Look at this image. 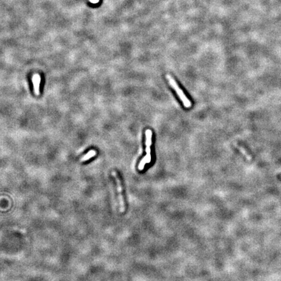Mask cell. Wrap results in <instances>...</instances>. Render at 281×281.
Masks as SVG:
<instances>
[{"mask_svg": "<svg viewBox=\"0 0 281 281\" xmlns=\"http://www.w3.org/2000/svg\"><path fill=\"white\" fill-rule=\"evenodd\" d=\"M146 163H148V159H147L146 157L145 156L141 160H140V162L139 164V166H138L139 170H143L144 169H145V165Z\"/></svg>", "mask_w": 281, "mask_h": 281, "instance_id": "cell-7", "label": "cell"}, {"mask_svg": "<svg viewBox=\"0 0 281 281\" xmlns=\"http://www.w3.org/2000/svg\"><path fill=\"white\" fill-rule=\"evenodd\" d=\"M111 174L114 177V178L115 179L116 182L117 191H118V195H119V204H120V212L123 213L125 212L126 206H125L124 200V197L122 195V184H121V181H120L119 177L118 176V175H117L116 171L113 170Z\"/></svg>", "mask_w": 281, "mask_h": 281, "instance_id": "cell-2", "label": "cell"}, {"mask_svg": "<svg viewBox=\"0 0 281 281\" xmlns=\"http://www.w3.org/2000/svg\"><path fill=\"white\" fill-rule=\"evenodd\" d=\"M165 77L168 80L169 85L172 87V88L174 90H175V92L177 94V95L178 96L180 99L181 100V101L183 102V106H184L185 108H191V101L188 99V98L186 96V95L182 90L180 89V87L178 85V83L176 82L175 79H174L170 74H167Z\"/></svg>", "mask_w": 281, "mask_h": 281, "instance_id": "cell-1", "label": "cell"}, {"mask_svg": "<svg viewBox=\"0 0 281 281\" xmlns=\"http://www.w3.org/2000/svg\"><path fill=\"white\" fill-rule=\"evenodd\" d=\"M32 81L33 83V87H34V91L36 95H40V84H41V77L38 74H35L33 76Z\"/></svg>", "mask_w": 281, "mask_h": 281, "instance_id": "cell-4", "label": "cell"}, {"mask_svg": "<svg viewBox=\"0 0 281 281\" xmlns=\"http://www.w3.org/2000/svg\"><path fill=\"white\" fill-rule=\"evenodd\" d=\"M234 146L236 147V148H237V149H238L241 152V153L243 154L245 156V157L246 158V159L247 160H249V161H250V160L252 159V156H250V154H249L248 152H247L246 151V150L243 148L242 146H239V145H237V144H234Z\"/></svg>", "mask_w": 281, "mask_h": 281, "instance_id": "cell-6", "label": "cell"}, {"mask_svg": "<svg viewBox=\"0 0 281 281\" xmlns=\"http://www.w3.org/2000/svg\"><path fill=\"white\" fill-rule=\"evenodd\" d=\"M146 137V157L148 159V163L151 162L152 157H151V146L152 144V132L151 130L148 129L145 132Z\"/></svg>", "mask_w": 281, "mask_h": 281, "instance_id": "cell-3", "label": "cell"}, {"mask_svg": "<svg viewBox=\"0 0 281 281\" xmlns=\"http://www.w3.org/2000/svg\"><path fill=\"white\" fill-rule=\"evenodd\" d=\"M96 155V150H90V151L88 153H87L85 156H83L82 157V158H81V159H80V162H84L87 161V160L93 158V157L95 156Z\"/></svg>", "mask_w": 281, "mask_h": 281, "instance_id": "cell-5", "label": "cell"}]
</instances>
